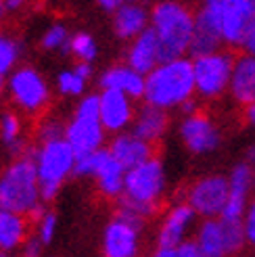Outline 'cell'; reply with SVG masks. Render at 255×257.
I'll list each match as a JSON object with an SVG mask.
<instances>
[{"mask_svg":"<svg viewBox=\"0 0 255 257\" xmlns=\"http://www.w3.org/2000/svg\"><path fill=\"white\" fill-rule=\"evenodd\" d=\"M197 92L193 61L176 57L161 61L159 65L147 73L145 84V102L161 109L180 107L186 98Z\"/></svg>","mask_w":255,"mask_h":257,"instance_id":"obj_1","label":"cell"},{"mask_svg":"<svg viewBox=\"0 0 255 257\" xmlns=\"http://www.w3.org/2000/svg\"><path fill=\"white\" fill-rule=\"evenodd\" d=\"M151 28L155 30L163 61L182 57L195 34V15L178 0H161L153 7Z\"/></svg>","mask_w":255,"mask_h":257,"instance_id":"obj_2","label":"cell"},{"mask_svg":"<svg viewBox=\"0 0 255 257\" xmlns=\"http://www.w3.org/2000/svg\"><path fill=\"white\" fill-rule=\"evenodd\" d=\"M40 178L34 155L19 157L0 176V209L28 215L40 207Z\"/></svg>","mask_w":255,"mask_h":257,"instance_id":"obj_3","label":"cell"},{"mask_svg":"<svg viewBox=\"0 0 255 257\" xmlns=\"http://www.w3.org/2000/svg\"><path fill=\"white\" fill-rule=\"evenodd\" d=\"M38 178H40V195L42 201H53L63 186V180L73 174L75 168V151L67 143L65 136L44 140L42 147L34 153Z\"/></svg>","mask_w":255,"mask_h":257,"instance_id":"obj_4","label":"cell"},{"mask_svg":"<svg viewBox=\"0 0 255 257\" xmlns=\"http://www.w3.org/2000/svg\"><path fill=\"white\" fill-rule=\"evenodd\" d=\"M105 132L107 130L100 121V96H86L75 109L71 123H67L65 127V138L75 151V157L103 149Z\"/></svg>","mask_w":255,"mask_h":257,"instance_id":"obj_5","label":"cell"},{"mask_svg":"<svg viewBox=\"0 0 255 257\" xmlns=\"http://www.w3.org/2000/svg\"><path fill=\"white\" fill-rule=\"evenodd\" d=\"M247 240L243 220L205 217L197 230V245L201 257H222L238 253Z\"/></svg>","mask_w":255,"mask_h":257,"instance_id":"obj_6","label":"cell"},{"mask_svg":"<svg viewBox=\"0 0 255 257\" xmlns=\"http://www.w3.org/2000/svg\"><path fill=\"white\" fill-rule=\"evenodd\" d=\"M163 190H165V172L159 159L151 157L143 163H138L136 168L125 170L121 199L157 211V203L163 195Z\"/></svg>","mask_w":255,"mask_h":257,"instance_id":"obj_7","label":"cell"},{"mask_svg":"<svg viewBox=\"0 0 255 257\" xmlns=\"http://www.w3.org/2000/svg\"><path fill=\"white\" fill-rule=\"evenodd\" d=\"M75 176H92L96 178L98 190L105 197H121L125 182V168L111 155L109 149H98L88 155L75 157Z\"/></svg>","mask_w":255,"mask_h":257,"instance_id":"obj_8","label":"cell"},{"mask_svg":"<svg viewBox=\"0 0 255 257\" xmlns=\"http://www.w3.org/2000/svg\"><path fill=\"white\" fill-rule=\"evenodd\" d=\"M234 57L230 53H205L193 59V73H195V88L197 94L203 98H218L230 86Z\"/></svg>","mask_w":255,"mask_h":257,"instance_id":"obj_9","label":"cell"},{"mask_svg":"<svg viewBox=\"0 0 255 257\" xmlns=\"http://www.w3.org/2000/svg\"><path fill=\"white\" fill-rule=\"evenodd\" d=\"M222 42V0H203L195 15V34L188 53L193 57L213 53Z\"/></svg>","mask_w":255,"mask_h":257,"instance_id":"obj_10","label":"cell"},{"mask_svg":"<svg viewBox=\"0 0 255 257\" xmlns=\"http://www.w3.org/2000/svg\"><path fill=\"white\" fill-rule=\"evenodd\" d=\"M228 178L222 176H205L197 180L188 190V205L197 215L203 217H220L228 201Z\"/></svg>","mask_w":255,"mask_h":257,"instance_id":"obj_11","label":"cell"},{"mask_svg":"<svg viewBox=\"0 0 255 257\" xmlns=\"http://www.w3.org/2000/svg\"><path fill=\"white\" fill-rule=\"evenodd\" d=\"M9 90L15 105L28 113H38L48 102V86L42 75L32 67H23L13 73Z\"/></svg>","mask_w":255,"mask_h":257,"instance_id":"obj_12","label":"cell"},{"mask_svg":"<svg viewBox=\"0 0 255 257\" xmlns=\"http://www.w3.org/2000/svg\"><path fill=\"white\" fill-rule=\"evenodd\" d=\"M195 209L190 205H176L168 211L165 220L159 228L157 234V251L155 255L159 257H176V249L180 247V242L186 240V234L190 226L195 222Z\"/></svg>","mask_w":255,"mask_h":257,"instance_id":"obj_13","label":"cell"},{"mask_svg":"<svg viewBox=\"0 0 255 257\" xmlns=\"http://www.w3.org/2000/svg\"><path fill=\"white\" fill-rule=\"evenodd\" d=\"M255 25L253 0H222V36L228 46H240Z\"/></svg>","mask_w":255,"mask_h":257,"instance_id":"obj_14","label":"cell"},{"mask_svg":"<svg viewBox=\"0 0 255 257\" xmlns=\"http://www.w3.org/2000/svg\"><path fill=\"white\" fill-rule=\"evenodd\" d=\"M180 136L182 143L186 145V149L195 155H207V153H213L220 147V130L215 127V123L203 115L199 111L186 115V119L180 125Z\"/></svg>","mask_w":255,"mask_h":257,"instance_id":"obj_15","label":"cell"},{"mask_svg":"<svg viewBox=\"0 0 255 257\" xmlns=\"http://www.w3.org/2000/svg\"><path fill=\"white\" fill-rule=\"evenodd\" d=\"M140 228L123 215H115L103 234V253L107 257H134L138 253Z\"/></svg>","mask_w":255,"mask_h":257,"instance_id":"obj_16","label":"cell"},{"mask_svg":"<svg viewBox=\"0 0 255 257\" xmlns=\"http://www.w3.org/2000/svg\"><path fill=\"white\" fill-rule=\"evenodd\" d=\"M253 184V170L247 161L238 163L232 168L230 178H228V201L222 209L224 220H243L245 211H247V197H249V190Z\"/></svg>","mask_w":255,"mask_h":257,"instance_id":"obj_17","label":"cell"},{"mask_svg":"<svg viewBox=\"0 0 255 257\" xmlns=\"http://www.w3.org/2000/svg\"><path fill=\"white\" fill-rule=\"evenodd\" d=\"M100 96V121L107 132H121L130 125L134 117L132 96H128L121 90L103 88Z\"/></svg>","mask_w":255,"mask_h":257,"instance_id":"obj_18","label":"cell"},{"mask_svg":"<svg viewBox=\"0 0 255 257\" xmlns=\"http://www.w3.org/2000/svg\"><path fill=\"white\" fill-rule=\"evenodd\" d=\"M161 61H163V57H161L159 38H157L155 30L147 28L143 34H138L132 40L130 53H128V65L147 75L149 71L155 69Z\"/></svg>","mask_w":255,"mask_h":257,"instance_id":"obj_19","label":"cell"},{"mask_svg":"<svg viewBox=\"0 0 255 257\" xmlns=\"http://www.w3.org/2000/svg\"><path fill=\"white\" fill-rule=\"evenodd\" d=\"M109 151H111V155L115 157L125 170L136 168L138 163H143V161L153 157L151 143H149V140H145V138L136 136L134 132H130V134H119L117 132V136L111 140Z\"/></svg>","mask_w":255,"mask_h":257,"instance_id":"obj_20","label":"cell"},{"mask_svg":"<svg viewBox=\"0 0 255 257\" xmlns=\"http://www.w3.org/2000/svg\"><path fill=\"white\" fill-rule=\"evenodd\" d=\"M228 90H230L232 98L245 107L255 100V57L245 53L243 57L234 59Z\"/></svg>","mask_w":255,"mask_h":257,"instance_id":"obj_21","label":"cell"},{"mask_svg":"<svg viewBox=\"0 0 255 257\" xmlns=\"http://www.w3.org/2000/svg\"><path fill=\"white\" fill-rule=\"evenodd\" d=\"M100 86L103 88H113V90H121L128 96L132 98H143L145 96V84H147V75L136 71L134 67L125 65V67H111L100 75Z\"/></svg>","mask_w":255,"mask_h":257,"instance_id":"obj_22","label":"cell"},{"mask_svg":"<svg viewBox=\"0 0 255 257\" xmlns=\"http://www.w3.org/2000/svg\"><path fill=\"white\" fill-rule=\"evenodd\" d=\"M149 21H151V15L145 7H140L138 3H123L115 11L113 28H115V34L123 38V40H134L138 34H143L147 30Z\"/></svg>","mask_w":255,"mask_h":257,"instance_id":"obj_23","label":"cell"},{"mask_svg":"<svg viewBox=\"0 0 255 257\" xmlns=\"http://www.w3.org/2000/svg\"><path fill=\"white\" fill-rule=\"evenodd\" d=\"M23 213L0 209V251L9 253L21 247L28 238V222Z\"/></svg>","mask_w":255,"mask_h":257,"instance_id":"obj_24","label":"cell"},{"mask_svg":"<svg viewBox=\"0 0 255 257\" xmlns=\"http://www.w3.org/2000/svg\"><path fill=\"white\" fill-rule=\"evenodd\" d=\"M165 130H168V115H165V109L147 102L136 115L132 132L140 138L149 140V143H153V140H159L165 134Z\"/></svg>","mask_w":255,"mask_h":257,"instance_id":"obj_25","label":"cell"},{"mask_svg":"<svg viewBox=\"0 0 255 257\" xmlns=\"http://www.w3.org/2000/svg\"><path fill=\"white\" fill-rule=\"evenodd\" d=\"M0 138L13 153H21V121L15 113L0 115Z\"/></svg>","mask_w":255,"mask_h":257,"instance_id":"obj_26","label":"cell"},{"mask_svg":"<svg viewBox=\"0 0 255 257\" xmlns=\"http://www.w3.org/2000/svg\"><path fill=\"white\" fill-rule=\"evenodd\" d=\"M69 50L78 57L80 61H86V63H92L96 59V42L92 40V36L90 34H75L71 38V42H69Z\"/></svg>","mask_w":255,"mask_h":257,"instance_id":"obj_27","label":"cell"},{"mask_svg":"<svg viewBox=\"0 0 255 257\" xmlns=\"http://www.w3.org/2000/svg\"><path fill=\"white\" fill-rule=\"evenodd\" d=\"M86 78H82V75L75 71V69H71V71H63L61 75H59V80H57V84H59V90L65 96H80L82 92H84V88H86Z\"/></svg>","mask_w":255,"mask_h":257,"instance_id":"obj_28","label":"cell"},{"mask_svg":"<svg viewBox=\"0 0 255 257\" xmlns=\"http://www.w3.org/2000/svg\"><path fill=\"white\" fill-rule=\"evenodd\" d=\"M69 34L63 25H53L50 30H46L44 38H42V46L46 50H57V48H63V50H69Z\"/></svg>","mask_w":255,"mask_h":257,"instance_id":"obj_29","label":"cell"},{"mask_svg":"<svg viewBox=\"0 0 255 257\" xmlns=\"http://www.w3.org/2000/svg\"><path fill=\"white\" fill-rule=\"evenodd\" d=\"M19 57V46L9 40V38H3L0 36V73H7L13 65H15V61Z\"/></svg>","mask_w":255,"mask_h":257,"instance_id":"obj_30","label":"cell"},{"mask_svg":"<svg viewBox=\"0 0 255 257\" xmlns=\"http://www.w3.org/2000/svg\"><path fill=\"white\" fill-rule=\"evenodd\" d=\"M55 232H57V215L55 213H42V217L38 220V238H40L44 245L53 242L55 238Z\"/></svg>","mask_w":255,"mask_h":257,"instance_id":"obj_31","label":"cell"},{"mask_svg":"<svg viewBox=\"0 0 255 257\" xmlns=\"http://www.w3.org/2000/svg\"><path fill=\"white\" fill-rule=\"evenodd\" d=\"M245 234H247V242H251V245H255V201L247 207L245 211Z\"/></svg>","mask_w":255,"mask_h":257,"instance_id":"obj_32","label":"cell"},{"mask_svg":"<svg viewBox=\"0 0 255 257\" xmlns=\"http://www.w3.org/2000/svg\"><path fill=\"white\" fill-rule=\"evenodd\" d=\"M61 136H65V127H61L57 121H48L42 130H40V138H42V143L44 140H53V138H61Z\"/></svg>","mask_w":255,"mask_h":257,"instance_id":"obj_33","label":"cell"},{"mask_svg":"<svg viewBox=\"0 0 255 257\" xmlns=\"http://www.w3.org/2000/svg\"><path fill=\"white\" fill-rule=\"evenodd\" d=\"M176 257H201L197 240H184V242H180V247L176 249Z\"/></svg>","mask_w":255,"mask_h":257,"instance_id":"obj_34","label":"cell"},{"mask_svg":"<svg viewBox=\"0 0 255 257\" xmlns=\"http://www.w3.org/2000/svg\"><path fill=\"white\" fill-rule=\"evenodd\" d=\"M42 247H44V242L38 238V236H32L23 242V249H25V255H40L42 253Z\"/></svg>","mask_w":255,"mask_h":257,"instance_id":"obj_35","label":"cell"},{"mask_svg":"<svg viewBox=\"0 0 255 257\" xmlns=\"http://www.w3.org/2000/svg\"><path fill=\"white\" fill-rule=\"evenodd\" d=\"M245 48V53L247 55H251V57H255V25L249 30V34L245 36V40H243V44H240Z\"/></svg>","mask_w":255,"mask_h":257,"instance_id":"obj_36","label":"cell"},{"mask_svg":"<svg viewBox=\"0 0 255 257\" xmlns=\"http://www.w3.org/2000/svg\"><path fill=\"white\" fill-rule=\"evenodd\" d=\"M105 11H117L123 3H136V0H96Z\"/></svg>","mask_w":255,"mask_h":257,"instance_id":"obj_37","label":"cell"},{"mask_svg":"<svg viewBox=\"0 0 255 257\" xmlns=\"http://www.w3.org/2000/svg\"><path fill=\"white\" fill-rule=\"evenodd\" d=\"M180 111H182L184 115H190V113H195V111H197V102L193 100V96L186 98V100L182 102V105H180Z\"/></svg>","mask_w":255,"mask_h":257,"instance_id":"obj_38","label":"cell"},{"mask_svg":"<svg viewBox=\"0 0 255 257\" xmlns=\"http://www.w3.org/2000/svg\"><path fill=\"white\" fill-rule=\"evenodd\" d=\"M245 117H247V121L255 127V100H251L249 105H247V111H245Z\"/></svg>","mask_w":255,"mask_h":257,"instance_id":"obj_39","label":"cell"},{"mask_svg":"<svg viewBox=\"0 0 255 257\" xmlns=\"http://www.w3.org/2000/svg\"><path fill=\"white\" fill-rule=\"evenodd\" d=\"M23 3H25V0H5V5H7L9 9H19Z\"/></svg>","mask_w":255,"mask_h":257,"instance_id":"obj_40","label":"cell"},{"mask_svg":"<svg viewBox=\"0 0 255 257\" xmlns=\"http://www.w3.org/2000/svg\"><path fill=\"white\" fill-rule=\"evenodd\" d=\"M5 7H7V5H5V0H0V15H3V11H5Z\"/></svg>","mask_w":255,"mask_h":257,"instance_id":"obj_41","label":"cell"},{"mask_svg":"<svg viewBox=\"0 0 255 257\" xmlns=\"http://www.w3.org/2000/svg\"><path fill=\"white\" fill-rule=\"evenodd\" d=\"M0 88H3V73H0Z\"/></svg>","mask_w":255,"mask_h":257,"instance_id":"obj_42","label":"cell"},{"mask_svg":"<svg viewBox=\"0 0 255 257\" xmlns=\"http://www.w3.org/2000/svg\"><path fill=\"white\" fill-rule=\"evenodd\" d=\"M253 5H255V0H253Z\"/></svg>","mask_w":255,"mask_h":257,"instance_id":"obj_43","label":"cell"}]
</instances>
